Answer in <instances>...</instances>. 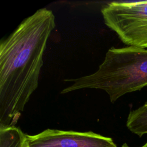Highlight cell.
Segmentation results:
<instances>
[{
    "label": "cell",
    "instance_id": "cell-8",
    "mask_svg": "<svg viewBox=\"0 0 147 147\" xmlns=\"http://www.w3.org/2000/svg\"><path fill=\"white\" fill-rule=\"evenodd\" d=\"M122 147H131V146H129L127 144H123V145H122Z\"/></svg>",
    "mask_w": 147,
    "mask_h": 147
},
{
    "label": "cell",
    "instance_id": "cell-7",
    "mask_svg": "<svg viewBox=\"0 0 147 147\" xmlns=\"http://www.w3.org/2000/svg\"><path fill=\"white\" fill-rule=\"evenodd\" d=\"M26 138L29 147H57L37 140L33 135L26 134Z\"/></svg>",
    "mask_w": 147,
    "mask_h": 147
},
{
    "label": "cell",
    "instance_id": "cell-6",
    "mask_svg": "<svg viewBox=\"0 0 147 147\" xmlns=\"http://www.w3.org/2000/svg\"><path fill=\"white\" fill-rule=\"evenodd\" d=\"M26 134L15 126L0 127V147H22Z\"/></svg>",
    "mask_w": 147,
    "mask_h": 147
},
{
    "label": "cell",
    "instance_id": "cell-1",
    "mask_svg": "<svg viewBox=\"0 0 147 147\" xmlns=\"http://www.w3.org/2000/svg\"><path fill=\"white\" fill-rule=\"evenodd\" d=\"M52 10L24 20L0 44V127L13 126L38 87L47 40L55 28Z\"/></svg>",
    "mask_w": 147,
    "mask_h": 147
},
{
    "label": "cell",
    "instance_id": "cell-4",
    "mask_svg": "<svg viewBox=\"0 0 147 147\" xmlns=\"http://www.w3.org/2000/svg\"><path fill=\"white\" fill-rule=\"evenodd\" d=\"M33 136L40 141L57 147H117L111 138L92 131L47 129Z\"/></svg>",
    "mask_w": 147,
    "mask_h": 147
},
{
    "label": "cell",
    "instance_id": "cell-5",
    "mask_svg": "<svg viewBox=\"0 0 147 147\" xmlns=\"http://www.w3.org/2000/svg\"><path fill=\"white\" fill-rule=\"evenodd\" d=\"M126 126L131 132L139 137L147 134V102L129 113Z\"/></svg>",
    "mask_w": 147,
    "mask_h": 147
},
{
    "label": "cell",
    "instance_id": "cell-2",
    "mask_svg": "<svg viewBox=\"0 0 147 147\" xmlns=\"http://www.w3.org/2000/svg\"><path fill=\"white\" fill-rule=\"evenodd\" d=\"M64 81L72 83L61 91L62 94L83 88L99 89L106 91L114 103L125 94L147 86V49L112 47L96 72Z\"/></svg>",
    "mask_w": 147,
    "mask_h": 147
},
{
    "label": "cell",
    "instance_id": "cell-3",
    "mask_svg": "<svg viewBox=\"0 0 147 147\" xmlns=\"http://www.w3.org/2000/svg\"><path fill=\"white\" fill-rule=\"evenodd\" d=\"M101 12L105 24L125 44L147 48V1L112 2Z\"/></svg>",
    "mask_w": 147,
    "mask_h": 147
},
{
    "label": "cell",
    "instance_id": "cell-9",
    "mask_svg": "<svg viewBox=\"0 0 147 147\" xmlns=\"http://www.w3.org/2000/svg\"><path fill=\"white\" fill-rule=\"evenodd\" d=\"M141 147H147V142H146L142 146H141Z\"/></svg>",
    "mask_w": 147,
    "mask_h": 147
}]
</instances>
